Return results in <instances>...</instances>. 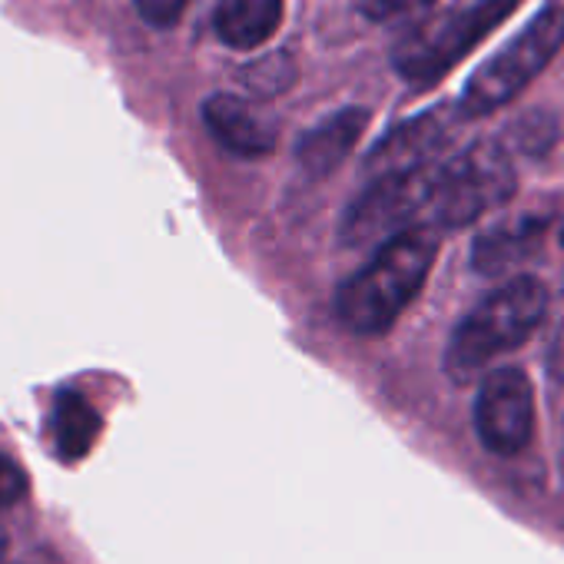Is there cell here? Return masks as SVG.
I'll return each mask as SVG.
<instances>
[{
    "mask_svg": "<svg viewBox=\"0 0 564 564\" xmlns=\"http://www.w3.org/2000/svg\"><path fill=\"white\" fill-rule=\"evenodd\" d=\"M547 313L544 282L531 275H514L498 286L485 303H478L452 333L445 349V369L452 379L465 382L478 376L491 359L518 349Z\"/></svg>",
    "mask_w": 564,
    "mask_h": 564,
    "instance_id": "obj_2",
    "label": "cell"
},
{
    "mask_svg": "<svg viewBox=\"0 0 564 564\" xmlns=\"http://www.w3.org/2000/svg\"><path fill=\"white\" fill-rule=\"evenodd\" d=\"M544 229H547V223L534 219V216H524L518 223H501V226H495L475 239L471 265L485 275H498V272L524 262L541 246Z\"/></svg>",
    "mask_w": 564,
    "mask_h": 564,
    "instance_id": "obj_12",
    "label": "cell"
},
{
    "mask_svg": "<svg viewBox=\"0 0 564 564\" xmlns=\"http://www.w3.org/2000/svg\"><path fill=\"white\" fill-rule=\"evenodd\" d=\"M242 77L256 97H275L282 90H290V84L296 80V64L290 54H269V57L249 64L242 70Z\"/></svg>",
    "mask_w": 564,
    "mask_h": 564,
    "instance_id": "obj_14",
    "label": "cell"
},
{
    "mask_svg": "<svg viewBox=\"0 0 564 564\" xmlns=\"http://www.w3.org/2000/svg\"><path fill=\"white\" fill-rule=\"evenodd\" d=\"M458 120H465L458 113V107L455 110L438 107V110L405 120L402 127H395L382 137V143L369 153L366 170L376 176H389V173H409V170L435 163V156L448 147Z\"/></svg>",
    "mask_w": 564,
    "mask_h": 564,
    "instance_id": "obj_8",
    "label": "cell"
},
{
    "mask_svg": "<svg viewBox=\"0 0 564 564\" xmlns=\"http://www.w3.org/2000/svg\"><path fill=\"white\" fill-rule=\"evenodd\" d=\"M203 123L213 140L236 156H265L275 150V123L236 94H213L203 104Z\"/></svg>",
    "mask_w": 564,
    "mask_h": 564,
    "instance_id": "obj_9",
    "label": "cell"
},
{
    "mask_svg": "<svg viewBox=\"0 0 564 564\" xmlns=\"http://www.w3.org/2000/svg\"><path fill=\"white\" fill-rule=\"evenodd\" d=\"M429 186H432V163L409 173L376 176V183L346 209L343 239L352 246H369V242H386L402 229L425 226Z\"/></svg>",
    "mask_w": 564,
    "mask_h": 564,
    "instance_id": "obj_6",
    "label": "cell"
},
{
    "mask_svg": "<svg viewBox=\"0 0 564 564\" xmlns=\"http://www.w3.org/2000/svg\"><path fill=\"white\" fill-rule=\"evenodd\" d=\"M4 547H8V538H4V531H0V561H4Z\"/></svg>",
    "mask_w": 564,
    "mask_h": 564,
    "instance_id": "obj_20",
    "label": "cell"
},
{
    "mask_svg": "<svg viewBox=\"0 0 564 564\" xmlns=\"http://www.w3.org/2000/svg\"><path fill=\"white\" fill-rule=\"evenodd\" d=\"M366 127H369V110L366 107H346V110L333 113L329 120H323V123H316L313 130L303 133V140L296 147V163L310 176H329L356 150Z\"/></svg>",
    "mask_w": 564,
    "mask_h": 564,
    "instance_id": "obj_10",
    "label": "cell"
},
{
    "mask_svg": "<svg viewBox=\"0 0 564 564\" xmlns=\"http://www.w3.org/2000/svg\"><path fill=\"white\" fill-rule=\"evenodd\" d=\"M100 435V415L97 409L80 395L64 389L51 409V442L54 452L64 462H80Z\"/></svg>",
    "mask_w": 564,
    "mask_h": 564,
    "instance_id": "obj_13",
    "label": "cell"
},
{
    "mask_svg": "<svg viewBox=\"0 0 564 564\" xmlns=\"http://www.w3.org/2000/svg\"><path fill=\"white\" fill-rule=\"evenodd\" d=\"M514 163L501 143H471L445 163H432L429 213L432 229H462L514 196Z\"/></svg>",
    "mask_w": 564,
    "mask_h": 564,
    "instance_id": "obj_3",
    "label": "cell"
},
{
    "mask_svg": "<svg viewBox=\"0 0 564 564\" xmlns=\"http://www.w3.org/2000/svg\"><path fill=\"white\" fill-rule=\"evenodd\" d=\"M133 8L150 28L166 31L183 18V11L189 8V0H133Z\"/></svg>",
    "mask_w": 564,
    "mask_h": 564,
    "instance_id": "obj_16",
    "label": "cell"
},
{
    "mask_svg": "<svg viewBox=\"0 0 564 564\" xmlns=\"http://www.w3.org/2000/svg\"><path fill=\"white\" fill-rule=\"evenodd\" d=\"M547 366L557 379H564V326L554 333V339L547 346Z\"/></svg>",
    "mask_w": 564,
    "mask_h": 564,
    "instance_id": "obj_19",
    "label": "cell"
},
{
    "mask_svg": "<svg viewBox=\"0 0 564 564\" xmlns=\"http://www.w3.org/2000/svg\"><path fill=\"white\" fill-rule=\"evenodd\" d=\"M561 44H564V8L547 4L508 47H501L481 70L471 74L458 100V113L465 120H475L501 110L551 64Z\"/></svg>",
    "mask_w": 564,
    "mask_h": 564,
    "instance_id": "obj_5",
    "label": "cell"
},
{
    "mask_svg": "<svg viewBox=\"0 0 564 564\" xmlns=\"http://www.w3.org/2000/svg\"><path fill=\"white\" fill-rule=\"evenodd\" d=\"M514 143L524 153H544L554 143V120L547 113H531L514 127Z\"/></svg>",
    "mask_w": 564,
    "mask_h": 564,
    "instance_id": "obj_15",
    "label": "cell"
},
{
    "mask_svg": "<svg viewBox=\"0 0 564 564\" xmlns=\"http://www.w3.org/2000/svg\"><path fill=\"white\" fill-rule=\"evenodd\" d=\"M24 495H28V471L14 458L0 455V508L18 505Z\"/></svg>",
    "mask_w": 564,
    "mask_h": 564,
    "instance_id": "obj_17",
    "label": "cell"
},
{
    "mask_svg": "<svg viewBox=\"0 0 564 564\" xmlns=\"http://www.w3.org/2000/svg\"><path fill=\"white\" fill-rule=\"evenodd\" d=\"M561 246H564V223H561Z\"/></svg>",
    "mask_w": 564,
    "mask_h": 564,
    "instance_id": "obj_21",
    "label": "cell"
},
{
    "mask_svg": "<svg viewBox=\"0 0 564 564\" xmlns=\"http://www.w3.org/2000/svg\"><path fill=\"white\" fill-rule=\"evenodd\" d=\"M475 435L491 455H518L534 435V389L521 369H495L475 395Z\"/></svg>",
    "mask_w": 564,
    "mask_h": 564,
    "instance_id": "obj_7",
    "label": "cell"
},
{
    "mask_svg": "<svg viewBox=\"0 0 564 564\" xmlns=\"http://www.w3.org/2000/svg\"><path fill=\"white\" fill-rule=\"evenodd\" d=\"M282 18H286V0H219L213 31L232 51H256L279 31Z\"/></svg>",
    "mask_w": 564,
    "mask_h": 564,
    "instance_id": "obj_11",
    "label": "cell"
},
{
    "mask_svg": "<svg viewBox=\"0 0 564 564\" xmlns=\"http://www.w3.org/2000/svg\"><path fill=\"white\" fill-rule=\"evenodd\" d=\"M518 0H475L462 11L429 18L392 47V67L412 87H432L465 54H471L511 11Z\"/></svg>",
    "mask_w": 564,
    "mask_h": 564,
    "instance_id": "obj_4",
    "label": "cell"
},
{
    "mask_svg": "<svg viewBox=\"0 0 564 564\" xmlns=\"http://www.w3.org/2000/svg\"><path fill=\"white\" fill-rule=\"evenodd\" d=\"M438 256L432 226H412L379 246L369 265L346 279L336 293V316L356 336H379L422 293Z\"/></svg>",
    "mask_w": 564,
    "mask_h": 564,
    "instance_id": "obj_1",
    "label": "cell"
},
{
    "mask_svg": "<svg viewBox=\"0 0 564 564\" xmlns=\"http://www.w3.org/2000/svg\"><path fill=\"white\" fill-rule=\"evenodd\" d=\"M429 4H435V0H369V4H366V14L376 18V21H392V18L422 11V8H429Z\"/></svg>",
    "mask_w": 564,
    "mask_h": 564,
    "instance_id": "obj_18",
    "label": "cell"
}]
</instances>
